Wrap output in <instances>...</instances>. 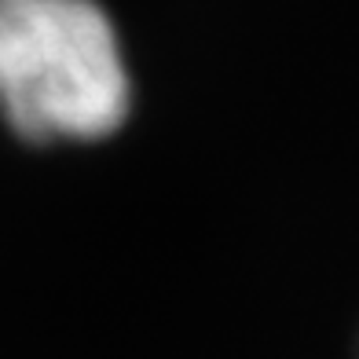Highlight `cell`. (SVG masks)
Here are the masks:
<instances>
[{
	"mask_svg": "<svg viewBox=\"0 0 359 359\" xmlns=\"http://www.w3.org/2000/svg\"><path fill=\"white\" fill-rule=\"evenodd\" d=\"M0 107L29 140H100L128 114L118 34L95 0H0Z\"/></svg>",
	"mask_w": 359,
	"mask_h": 359,
	"instance_id": "obj_1",
	"label": "cell"
}]
</instances>
